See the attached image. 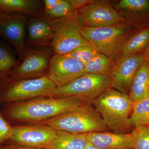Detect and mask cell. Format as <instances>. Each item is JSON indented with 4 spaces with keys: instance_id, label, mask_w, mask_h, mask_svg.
<instances>
[{
    "instance_id": "13",
    "label": "cell",
    "mask_w": 149,
    "mask_h": 149,
    "mask_svg": "<svg viewBox=\"0 0 149 149\" xmlns=\"http://www.w3.org/2000/svg\"><path fill=\"white\" fill-rule=\"evenodd\" d=\"M27 18L22 15H9L0 24V35L13 46L20 58L23 60L26 52L24 45L25 28Z\"/></svg>"
},
{
    "instance_id": "21",
    "label": "cell",
    "mask_w": 149,
    "mask_h": 149,
    "mask_svg": "<svg viewBox=\"0 0 149 149\" xmlns=\"http://www.w3.org/2000/svg\"><path fill=\"white\" fill-rule=\"evenodd\" d=\"M114 60L108 56L99 53L91 61L85 64L84 74L109 75Z\"/></svg>"
},
{
    "instance_id": "11",
    "label": "cell",
    "mask_w": 149,
    "mask_h": 149,
    "mask_svg": "<svg viewBox=\"0 0 149 149\" xmlns=\"http://www.w3.org/2000/svg\"><path fill=\"white\" fill-rule=\"evenodd\" d=\"M144 61L142 53L129 56H119L115 60L109 75L111 87L128 95L133 76Z\"/></svg>"
},
{
    "instance_id": "34",
    "label": "cell",
    "mask_w": 149,
    "mask_h": 149,
    "mask_svg": "<svg viewBox=\"0 0 149 149\" xmlns=\"http://www.w3.org/2000/svg\"><path fill=\"white\" fill-rule=\"evenodd\" d=\"M147 97L149 98V85L148 89V94H147Z\"/></svg>"
},
{
    "instance_id": "4",
    "label": "cell",
    "mask_w": 149,
    "mask_h": 149,
    "mask_svg": "<svg viewBox=\"0 0 149 149\" xmlns=\"http://www.w3.org/2000/svg\"><path fill=\"white\" fill-rule=\"evenodd\" d=\"M139 29L124 22L104 27H83L81 33L98 52L115 60L125 41Z\"/></svg>"
},
{
    "instance_id": "14",
    "label": "cell",
    "mask_w": 149,
    "mask_h": 149,
    "mask_svg": "<svg viewBox=\"0 0 149 149\" xmlns=\"http://www.w3.org/2000/svg\"><path fill=\"white\" fill-rule=\"evenodd\" d=\"M115 8L127 23L137 29L149 25V0H120Z\"/></svg>"
},
{
    "instance_id": "15",
    "label": "cell",
    "mask_w": 149,
    "mask_h": 149,
    "mask_svg": "<svg viewBox=\"0 0 149 149\" xmlns=\"http://www.w3.org/2000/svg\"><path fill=\"white\" fill-rule=\"evenodd\" d=\"M89 142L100 149H132L131 134L104 132H91L86 134Z\"/></svg>"
},
{
    "instance_id": "1",
    "label": "cell",
    "mask_w": 149,
    "mask_h": 149,
    "mask_svg": "<svg viewBox=\"0 0 149 149\" xmlns=\"http://www.w3.org/2000/svg\"><path fill=\"white\" fill-rule=\"evenodd\" d=\"M87 102L77 97H39L6 104L3 114L12 122H42L71 111Z\"/></svg>"
},
{
    "instance_id": "27",
    "label": "cell",
    "mask_w": 149,
    "mask_h": 149,
    "mask_svg": "<svg viewBox=\"0 0 149 149\" xmlns=\"http://www.w3.org/2000/svg\"><path fill=\"white\" fill-rule=\"evenodd\" d=\"M12 129L13 126L10 125L0 112V146L5 141L8 140Z\"/></svg>"
},
{
    "instance_id": "32",
    "label": "cell",
    "mask_w": 149,
    "mask_h": 149,
    "mask_svg": "<svg viewBox=\"0 0 149 149\" xmlns=\"http://www.w3.org/2000/svg\"><path fill=\"white\" fill-rule=\"evenodd\" d=\"M9 16V15L5 14L2 13L0 12V24L8 18Z\"/></svg>"
},
{
    "instance_id": "8",
    "label": "cell",
    "mask_w": 149,
    "mask_h": 149,
    "mask_svg": "<svg viewBox=\"0 0 149 149\" xmlns=\"http://www.w3.org/2000/svg\"><path fill=\"white\" fill-rule=\"evenodd\" d=\"M57 130L42 123L13 126L8 141L22 146L45 149L55 138Z\"/></svg>"
},
{
    "instance_id": "12",
    "label": "cell",
    "mask_w": 149,
    "mask_h": 149,
    "mask_svg": "<svg viewBox=\"0 0 149 149\" xmlns=\"http://www.w3.org/2000/svg\"><path fill=\"white\" fill-rule=\"evenodd\" d=\"M85 64L62 55H54L50 59L46 75L56 87L66 85L84 74Z\"/></svg>"
},
{
    "instance_id": "18",
    "label": "cell",
    "mask_w": 149,
    "mask_h": 149,
    "mask_svg": "<svg viewBox=\"0 0 149 149\" xmlns=\"http://www.w3.org/2000/svg\"><path fill=\"white\" fill-rule=\"evenodd\" d=\"M89 142L86 134L57 130L56 136L45 149H85Z\"/></svg>"
},
{
    "instance_id": "10",
    "label": "cell",
    "mask_w": 149,
    "mask_h": 149,
    "mask_svg": "<svg viewBox=\"0 0 149 149\" xmlns=\"http://www.w3.org/2000/svg\"><path fill=\"white\" fill-rule=\"evenodd\" d=\"M85 27H101L126 22L125 19L109 3L94 1L77 12Z\"/></svg>"
},
{
    "instance_id": "5",
    "label": "cell",
    "mask_w": 149,
    "mask_h": 149,
    "mask_svg": "<svg viewBox=\"0 0 149 149\" xmlns=\"http://www.w3.org/2000/svg\"><path fill=\"white\" fill-rule=\"evenodd\" d=\"M48 19L53 29L51 45L54 54H66L89 45L81 35L84 26L77 12L62 18Z\"/></svg>"
},
{
    "instance_id": "17",
    "label": "cell",
    "mask_w": 149,
    "mask_h": 149,
    "mask_svg": "<svg viewBox=\"0 0 149 149\" xmlns=\"http://www.w3.org/2000/svg\"><path fill=\"white\" fill-rule=\"evenodd\" d=\"M149 85V61L145 60L131 81L128 95L133 102L147 97Z\"/></svg>"
},
{
    "instance_id": "7",
    "label": "cell",
    "mask_w": 149,
    "mask_h": 149,
    "mask_svg": "<svg viewBox=\"0 0 149 149\" xmlns=\"http://www.w3.org/2000/svg\"><path fill=\"white\" fill-rule=\"evenodd\" d=\"M111 87L109 75L86 74L66 85L56 88L47 97H77L91 102Z\"/></svg>"
},
{
    "instance_id": "33",
    "label": "cell",
    "mask_w": 149,
    "mask_h": 149,
    "mask_svg": "<svg viewBox=\"0 0 149 149\" xmlns=\"http://www.w3.org/2000/svg\"><path fill=\"white\" fill-rule=\"evenodd\" d=\"M85 149H100L98 148H96V147L94 146L93 145L89 143L88 146L86 147Z\"/></svg>"
},
{
    "instance_id": "6",
    "label": "cell",
    "mask_w": 149,
    "mask_h": 149,
    "mask_svg": "<svg viewBox=\"0 0 149 149\" xmlns=\"http://www.w3.org/2000/svg\"><path fill=\"white\" fill-rule=\"evenodd\" d=\"M56 87L47 75L34 79L8 78L0 86V100L5 104L47 97Z\"/></svg>"
},
{
    "instance_id": "19",
    "label": "cell",
    "mask_w": 149,
    "mask_h": 149,
    "mask_svg": "<svg viewBox=\"0 0 149 149\" xmlns=\"http://www.w3.org/2000/svg\"><path fill=\"white\" fill-rule=\"evenodd\" d=\"M149 45V25L139 29L128 37L123 45L119 56H129L142 53Z\"/></svg>"
},
{
    "instance_id": "24",
    "label": "cell",
    "mask_w": 149,
    "mask_h": 149,
    "mask_svg": "<svg viewBox=\"0 0 149 149\" xmlns=\"http://www.w3.org/2000/svg\"><path fill=\"white\" fill-rule=\"evenodd\" d=\"M130 133L132 149H149V125L135 126Z\"/></svg>"
},
{
    "instance_id": "25",
    "label": "cell",
    "mask_w": 149,
    "mask_h": 149,
    "mask_svg": "<svg viewBox=\"0 0 149 149\" xmlns=\"http://www.w3.org/2000/svg\"><path fill=\"white\" fill-rule=\"evenodd\" d=\"M99 53L95 49L88 45L79 47L69 53L62 55L74 59L85 64L91 61Z\"/></svg>"
},
{
    "instance_id": "35",
    "label": "cell",
    "mask_w": 149,
    "mask_h": 149,
    "mask_svg": "<svg viewBox=\"0 0 149 149\" xmlns=\"http://www.w3.org/2000/svg\"></svg>"
},
{
    "instance_id": "2",
    "label": "cell",
    "mask_w": 149,
    "mask_h": 149,
    "mask_svg": "<svg viewBox=\"0 0 149 149\" xmlns=\"http://www.w3.org/2000/svg\"><path fill=\"white\" fill-rule=\"evenodd\" d=\"M92 102L107 128L118 133L133 130L130 115L133 102L128 95L110 88Z\"/></svg>"
},
{
    "instance_id": "16",
    "label": "cell",
    "mask_w": 149,
    "mask_h": 149,
    "mask_svg": "<svg viewBox=\"0 0 149 149\" xmlns=\"http://www.w3.org/2000/svg\"><path fill=\"white\" fill-rule=\"evenodd\" d=\"M27 30L29 42L32 44L44 45L52 38L53 29L46 17L30 19L27 23Z\"/></svg>"
},
{
    "instance_id": "20",
    "label": "cell",
    "mask_w": 149,
    "mask_h": 149,
    "mask_svg": "<svg viewBox=\"0 0 149 149\" xmlns=\"http://www.w3.org/2000/svg\"><path fill=\"white\" fill-rule=\"evenodd\" d=\"M40 6L39 1L35 0H0V12L5 14L20 12L40 16Z\"/></svg>"
},
{
    "instance_id": "26",
    "label": "cell",
    "mask_w": 149,
    "mask_h": 149,
    "mask_svg": "<svg viewBox=\"0 0 149 149\" xmlns=\"http://www.w3.org/2000/svg\"><path fill=\"white\" fill-rule=\"evenodd\" d=\"M74 13L68 0H60L53 9L44 14L46 18L57 19L66 17Z\"/></svg>"
},
{
    "instance_id": "23",
    "label": "cell",
    "mask_w": 149,
    "mask_h": 149,
    "mask_svg": "<svg viewBox=\"0 0 149 149\" xmlns=\"http://www.w3.org/2000/svg\"><path fill=\"white\" fill-rule=\"evenodd\" d=\"M20 63L8 48L0 45V86L8 78L11 70Z\"/></svg>"
},
{
    "instance_id": "3",
    "label": "cell",
    "mask_w": 149,
    "mask_h": 149,
    "mask_svg": "<svg viewBox=\"0 0 149 149\" xmlns=\"http://www.w3.org/2000/svg\"><path fill=\"white\" fill-rule=\"evenodd\" d=\"M87 102L74 110L41 122L56 130L77 134L107 131L100 115Z\"/></svg>"
},
{
    "instance_id": "31",
    "label": "cell",
    "mask_w": 149,
    "mask_h": 149,
    "mask_svg": "<svg viewBox=\"0 0 149 149\" xmlns=\"http://www.w3.org/2000/svg\"><path fill=\"white\" fill-rule=\"evenodd\" d=\"M145 60L149 61V45L142 53Z\"/></svg>"
},
{
    "instance_id": "30",
    "label": "cell",
    "mask_w": 149,
    "mask_h": 149,
    "mask_svg": "<svg viewBox=\"0 0 149 149\" xmlns=\"http://www.w3.org/2000/svg\"><path fill=\"white\" fill-rule=\"evenodd\" d=\"M0 149H45L42 148H33V147L22 146L15 144L0 146Z\"/></svg>"
},
{
    "instance_id": "29",
    "label": "cell",
    "mask_w": 149,
    "mask_h": 149,
    "mask_svg": "<svg viewBox=\"0 0 149 149\" xmlns=\"http://www.w3.org/2000/svg\"><path fill=\"white\" fill-rule=\"evenodd\" d=\"M60 0H45L44 1L45 5V11L44 13H47L50 11L57 5Z\"/></svg>"
},
{
    "instance_id": "28",
    "label": "cell",
    "mask_w": 149,
    "mask_h": 149,
    "mask_svg": "<svg viewBox=\"0 0 149 149\" xmlns=\"http://www.w3.org/2000/svg\"><path fill=\"white\" fill-rule=\"evenodd\" d=\"M75 12L93 2L94 0H68Z\"/></svg>"
},
{
    "instance_id": "9",
    "label": "cell",
    "mask_w": 149,
    "mask_h": 149,
    "mask_svg": "<svg viewBox=\"0 0 149 149\" xmlns=\"http://www.w3.org/2000/svg\"><path fill=\"white\" fill-rule=\"evenodd\" d=\"M51 55L49 49H26L22 62L11 70L8 78L13 80L34 79L47 74Z\"/></svg>"
},
{
    "instance_id": "22",
    "label": "cell",
    "mask_w": 149,
    "mask_h": 149,
    "mask_svg": "<svg viewBox=\"0 0 149 149\" xmlns=\"http://www.w3.org/2000/svg\"><path fill=\"white\" fill-rule=\"evenodd\" d=\"M130 120L134 127L149 125V98L141 99L133 103Z\"/></svg>"
}]
</instances>
